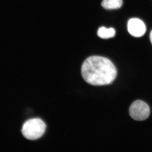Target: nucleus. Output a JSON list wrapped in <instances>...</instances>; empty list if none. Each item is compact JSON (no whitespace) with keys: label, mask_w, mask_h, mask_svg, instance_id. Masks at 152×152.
<instances>
[{"label":"nucleus","mask_w":152,"mask_h":152,"mask_svg":"<svg viewBox=\"0 0 152 152\" xmlns=\"http://www.w3.org/2000/svg\"><path fill=\"white\" fill-rule=\"evenodd\" d=\"M81 73L88 83L103 86L112 83L116 77L117 71L110 60L103 57L92 56L83 63Z\"/></svg>","instance_id":"1"},{"label":"nucleus","mask_w":152,"mask_h":152,"mask_svg":"<svg viewBox=\"0 0 152 152\" xmlns=\"http://www.w3.org/2000/svg\"><path fill=\"white\" fill-rule=\"evenodd\" d=\"M46 125L40 119L28 120L23 125L22 133L26 138L31 140L39 139L45 132Z\"/></svg>","instance_id":"2"},{"label":"nucleus","mask_w":152,"mask_h":152,"mask_svg":"<svg viewBox=\"0 0 152 152\" xmlns=\"http://www.w3.org/2000/svg\"><path fill=\"white\" fill-rule=\"evenodd\" d=\"M129 112L130 115L133 119L143 121L146 120L149 117L151 111L146 103L138 100L132 104Z\"/></svg>","instance_id":"3"},{"label":"nucleus","mask_w":152,"mask_h":152,"mask_svg":"<svg viewBox=\"0 0 152 152\" xmlns=\"http://www.w3.org/2000/svg\"><path fill=\"white\" fill-rule=\"evenodd\" d=\"M128 31L131 35L135 37H140L145 34L146 31L145 25L142 20L134 18L128 22Z\"/></svg>","instance_id":"4"},{"label":"nucleus","mask_w":152,"mask_h":152,"mask_svg":"<svg viewBox=\"0 0 152 152\" xmlns=\"http://www.w3.org/2000/svg\"><path fill=\"white\" fill-rule=\"evenodd\" d=\"M122 0H103L102 6L106 10L119 9L123 5Z\"/></svg>","instance_id":"5"},{"label":"nucleus","mask_w":152,"mask_h":152,"mask_svg":"<svg viewBox=\"0 0 152 152\" xmlns=\"http://www.w3.org/2000/svg\"><path fill=\"white\" fill-rule=\"evenodd\" d=\"M97 34L99 37L102 39H109L115 37V31L113 28H107L104 27H102L98 30Z\"/></svg>","instance_id":"6"},{"label":"nucleus","mask_w":152,"mask_h":152,"mask_svg":"<svg viewBox=\"0 0 152 152\" xmlns=\"http://www.w3.org/2000/svg\"><path fill=\"white\" fill-rule=\"evenodd\" d=\"M150 40H151V42L152 45V31H151V34H150Z\"/></svg>","instance_id":"7"}]
</instances>
